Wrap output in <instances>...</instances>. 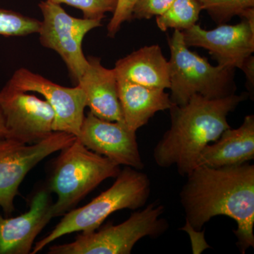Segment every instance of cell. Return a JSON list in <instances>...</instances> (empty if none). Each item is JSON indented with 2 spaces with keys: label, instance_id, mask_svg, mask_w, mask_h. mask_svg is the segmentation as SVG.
Listing matches in <instances>:
<instances>
[{
  "label": "cell",
  "instance_id": "cell-13",
  "mask_svg": "<svg viewBox=\"0 0 254 254\" xmlns=\"http://www.w3.org/2000/svg\"><path fill=\"white\" fill-rule=\"evenodd\" d=\"M50 193L48 188L38 190L29 210L19 216L4 218L0 213V254H31L37 236L54 218Z\"/></svg>",
  "mask_w": 254,
  "mask_h": 254
},
{
  "label": "cell",
  "instance_id": "cell-10",
  "mask_svg": "<svg viewBox=\"0 0 254 254\" xmlns=\"http://www.w3.org/2000/svg\"><path fill=\"white\" fill-rule=\"evenodd\" d=\"M7 83L20 91L43 95L54 110V131L78 136L86 107V95L81 87L60 86L24 68L16 70Z\"/></svg>",
  "mask_w": 254,
  "mask_h": 254
},
{
  "label": "cell",
  "instance_id": "cell-16",
  "mask_svg": "<svg viewBox=\"0 0 254 254\" xmlns=\"http://www.w3.org/2000/svg\"><path fill=\"white\" fill-rule=\"evenodd\" d=\"M113 70L118 79L148 88L170 89V63L158 45L143 47L119 60Z\"/></svg>",
  "mask_w": 254,
  "mask_h": 254
},
{
  "label": "cell",
  "instance_id": "cell-5",
  "mask_svg": "<svg viewBox=\"0 0 254 254\" xmlns=\"http://www.w3.org/2000/svg\"><path fill=\"white\" fill-rule=\"evenodd\" d=\"M168 44L171 55L170 97L173 105H185L195 94L210 99L235 94L236 68L210 64L208 59L189 49L179 30L169 37Z\"/></svg>",
  "mask_w": 254,
  "mask_h": 254
},
{
  "label": "cell",
  "instance_id": "cell-6",
  "mask_svg": "<svg viewBox=\"0 0 254 254\" xmlns=\"http://www.w3.org/2000/svg\"><path fill=\"white\" fill-rule=\"evenodd\" d=\"M164 206L153 203L134 212L118 225L108 224L98 231L78 235L74 241L50 247L49 254H129L133 247L145 237L163 235L168 223L161 218Z\"/></svg>",
  "mask_w": 254,
  "mask_h": 254
},
{
  "label": "cell",
  "instance_id": "cell-12",
  "mask_svg": "<svg viewBox=\"0 0 254 254\" xmlns=\"http://www.w3.org/2000/svg\"><path fill=\"white\" fill-rule=\"evenodd\" d=\"M88 149L119 165L142 170L145 165L140 154L136 131L124 122H109L89 112L84 117L76 137Z\"/></svg>",
  "mask_w": 254,
  "mask_h": 254
},
{
  "label": "cell",
  "instance_id": "cell-17",
  "mask_svg": "<svg viewBox=\"0 0 254 254\" xmlns=\"http://www.w3.org/2000/svg\"><path fill=\"white\" fill-rule=\"evenodd\" d=\"M118 87L124 123L132 131L136 132L155 113L173 106L170 93L165 90L148 88L124 79H118Z\"/></svg>",
  "mask_w": 254,
  "mask_h": 254
},
{
  "label": "cell",
  "instance_id": "cell-18",
  "mask_svg": "<svg viewBox=\"0 0 254 254\" xmlns=\"http://www.w3.org/2000/svg\"><path fill=\"white\" fill-rule=\"evenodd\" d=\"M201 11L197 0H175L165 13L156 16L157 26L162 31L169 28L185 31L195 24Z\"/></svg>",
  "mask_w": 254,
  "mask_h": 254
},
{
  "label": "cell",
  "instance_id": "cell-24",
  "mask_svg": "<svg viewBox=\"0 0 254 254\" xmlns=\"http://www.w3.org/2000/svg\"><path fill=\"white\" fill-rule=\"evenodd\" d=\"M241 69L245 73L247 81V88L250 93H254V58L250 56L247 58Z\"/></svg>",
  "mask_w": 254,
  "mask_h": 254
},
{
  "label": "cell",
  "instance_id": "cell-14",
  "mask_svg": "<svg viewBox=\"0 0 254 254\" xmlns=\"http://www.w3.org/2000/svg\"><path fill=\"white\" fill-rule=\"evenodd\" d=\"M88 66L76 85L84 91L86 107L101 120L124 122L118 96V79L113 69L101 64V59L88 57Z\"/></svg>",
  "mask_w": 254,
  "mask_h": 254
},
{
  "label": "cell",
  "instance_id": "cell-22",
  "mask_svg": "<svg viewBox=\"0 0 254 254\" xmlns=\"http://www.w3.org/2000/svg\"><path fill=\"white\" fill-rule=\"evenodd\" d=\"M175 0H137L132 11V18L150 19L160 16L173 4Z\"/></svg>",
  "mask_w": 254,
  "mask_h": 254
},
{
  "label": "cell",
  "instance_id": "cell-8",
  "mask_svg": "<svg viewBox=\"0 0 254 254\" xmlns=\"http://www.w3.org/2000/svg\"><path fill=\"white\" fill-rule=\"evenodd\" d=\"M76 138L71 133L54 131L35 144H25L6 138L0 140V208L6 217L14 211V200L18 187L30 170Z\"/></svg>",
  "mask_w": 254,
  "mask_h": 254
},
{
  "label": "cell",
  "instance_id": "cell-4",
  "mask_svg": "<svg viewBox=\"0 0 254 254\" xmlns=\"http://www.w3.org/2000/svg\"><path fill=\"white\" fill-rule=\"evenodd\" d=\"M120 165L88 149L77 138L61 150L53 164L48 189L58 196L53 217L62 216L107 179L116 178Z\"/></svg>",
  "mask_w": 254,
  "mask_h": 254
},
{
  "label": "cell",
  "instance_id": "cell-23",
  "mask_svg": "<svg viewBox=\"0 0 254 254\" xmlns=\"http://www.w3.org/2000/svg\"><path fill=\"white\" fill-rule=\"evenodd\" d=\"M137 0H118L113 17L108 25V36L114 38L122 25L132 19V11Z\"/></svg>",
  "mask_w": 254,
  "mask_h": 254
},
{
  "label": "cell",
  "instance_id": "cell-3",
  "mask_svg": "<svg viewBox=\"0 0 254 254\" xmlns=\"http://www.w3.org/2000/svg\"><path fill=\"white\" fill-rule=\"evenodd\" d=\"M149 177L141 170L125 167L113 185L88 204L72 209L48 235L38 241L32 251L35 254L60 237L81 232L95 231L111 214L123 210H137L144 206L151 190Z\"/></svg>",
  "mask_w": 254,
  "mask_h": 254
},
{
  "label": "cell",
  "instance_id": "cell-1",
  "mask_svg": "<svg viewBox=\"0 0 254 254\" xmlns=\"http://www.w3.org/2000/svg\"><path fill=\"white\" fill-rule=\"evenodd\" d=\"M187 177L180 196L187 225L200 231L214 217L225 215L236 222L241 253L254 248V165L198 166Z\"/></svg>",
  "mask_w": 254,
  "mask_h": 254
},
{
  "label": "cell",
  "instance_id": "cell-20",
  "mask_svg": "<svg viewBox=\"0 0 254 254\" xmlns=\"http://www.w3.org/2000/svg\"><path fill=\"white\" fill-rule=\"evenodd\" d=\"M41 21L11 10L0 9V36H26L38 33Z\"/></svg>",
  "mask_w": 254,
  "mask_h": 254
},
{
  "label": "cell",
  "instance_id": "cell-15",
  "mask_svg": "<svg viewBox=\"0 0 254 254\" xmlns=\"http://www.w3.org/2000/svg\"><path fill=\"white\" fill-rule=\"evenodd\" d=\"M254 159V116L245 117L240 127L225 130L202 150L198 166L220 168L248 163Z\"/></svg>",
  "mask_w": 254,
  "mask_h": 254
},
{
  "label": "cell",
  "instance_id": "cell-21",
  "mask_svg": "<svg viewBox=\"0 0 254 254\" xmlns=\"http://www.w3.org/2000/svg\"><path fill=\"white\" fill-rule=\"evenodd\" d=\"M57 4H66L81 10L83 18L101 20L108 12L114 13L118 0H48Z\"/></svg>",
  "mask_w": 254,
  "mask_h": 254
},
{
  "label": "cell",
  "instance_id": "cell-19",
  "mask_svg": "<svg viewBox=\"0 0 254 254\" xmlns=\"http://www.w3.org/2000/svg\"><path fill=\"white\" fill-rule=\"evenodd\" d=\"M212 19L225 24L234 16L254 22V0H197Z\"/></svg>",
  "mask_w": 254,
  "mask_h": 254
},
{
  "label": "cell",
  "instance_id": "cell-11",
  "mask_svg": "<svg viewBox=\"0 0 254 254\" xmlns=\"http://www.w3.org/2000/svg\"><path fill=\"white\" fill-rule=\"evenodd\" d=\"M187 47L208 50L220 66L240 68L254 52V23L247 19L236 25L221 24L205 30L195 24L182 31Z\"/></svg>",
  "mask_w": 254,
  "mask_h": 254
},
{
  "label": "cell",
  "instance_id": "cell-2",
  "mask_svg": "<svg viewBox=\"0 0 254 254\" xmlns=\"http://www.w3.org/2000/svg\"><path fill=\"white\" fill-rule=\"evenodd\" d=\"M246 98L245 94L218 99L195 94L185 105H173L170 128L153 150L155 163L160 168L175 166L180 175L187 176L196 168L205 147L230 128L227 116Z\"/></svg>",
  "mask_w": 254,
  "mask_h": 254
},
{
  "label": "cell",
  "instance_id": "cell-7",
  "mask_svg": "<svg viewBox=\"0 0 254 254\" xmlns=\"http://www.w3.org/2000/svg\"><path fill=\"white\" fill-rule=\"evenodd\" d=\"M43 16L40 43L55 50L67 66L70 76L77 83L88 66L82 43L88 32L101 26V20L78 18L70 16L60 4L42 1L38 4Z\"/></svg>",
  "mask_w": 254,
  "mask_h": 254
},
{
  "label": "cell",
  "instance_id": "cell-9",
  "mask_svg": "<svg viewBox=\"0 0 254 254\" xmlns=\"http://www.w3.org/2000/svg\"><path fill=\"white\" fill-rule=\"evenodd\" d=\"M0 108L4 117L6 138L35 144L54 132L55 113L49 103L8 83L0 91Z\"/></svg>",
  "mask_w": 254,
  "mask_h": 254
},
{
  "label": "cell",
  "instance_id": "cell-25",
  "mask_svg": "<svg viewBox=\"0 0 254 254\" xmlns=\"http://www.w3.org/2000/svg\"><path fill=\"white\" fill-rule=\"evenodd\" d=\"M6 133L4 117H3L2 112H1V108H0V140L5 138Z\"/></svg>",
  "mask_w": 254,
  "mask_h": 254
}]
</instances>
